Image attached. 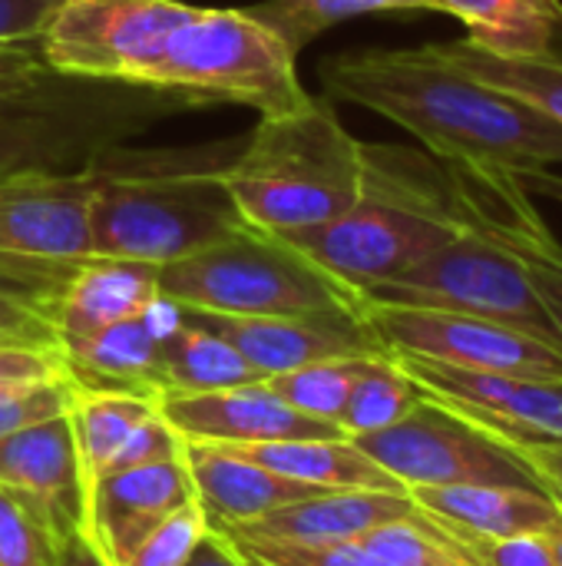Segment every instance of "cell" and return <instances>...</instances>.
Wrapping results in <instances>:
<instances>
[{"mask_svg":"<svg viewBox=\"0 0 562 566\" xmlns=\"http://www.w3.org/2000/svg\"><path fill=\"white\" fill-rule=\"evenodd\" d=\"M431 46L457 70H464L510 96H520L523 103L537 106L550 119L562 123V30L547 50L527 53V56L497 53L467 36L447 40V43H431Z\"/></svg>","mask_w":562,"mask_h":566,"instance_id":"obj_26","label":"cell"},{"mask_svg":"<svg viewBox=\"0 0 562 566\" xmlns=\"http://www.w3.org/2000/svg\"><path fill=\"white\" fill-rule=\"evenodd\" d=\"M212 524L199 501H189L176 514H169L162 524H156L119 566H185L199 544L209 537Z\"/></svg>","mask_w":562,"mask_h":566,"instance_id":"obj_34","label":"cell"},{"mask_svg":"<svg viewBox=\"0 0 562 566\" xmlns=\"http://www.w3.org/2000/svg\"><path fill=\"white\" fill-rule=\"evenodd\" d=\"M89 209V169L0 176V252L43 262H86L93 259Z\"/></svg>","mask_w":562,"mask_h":566,"instance_id":"obj_12","label":"cell"},{"mask_svg":"<svg viewBox=\"0 0 562 566\" xmlns=\"http://www.w3.org/2000/svg\"><path fill=\"white\" fill-rule=\"evenodd\" d=\"M63 541L40 507L0 488V566H56Z\"/></svg>","mask_w":562,"mask_h":566,"instance_id":"obj_33","label":"cell"},{"mask_svg":"<svg viewBox=\"0 0 562 566\" xmlns=\"http://www.w3.org/2000/svg\"><path fill=\"white\" fill-rule=\"evenodd\" d=\"M159 292L189 312L232 318L364 312V298L291 249L285 239L245 229L159 269Z\"/></svg>","mask_w":562,"mask_h":566,"instance_id":"obj_7","label":"cell"},{"mask_svg":"<svg viewBox=\"0 0 562 566\" xmlns=\"http://www.w3.org/2000/svg\"><path fill=\"white\" fill-rule=\"evenodd\" d=\"M447 169L470 222L503 242L527 265L543 305L562 332V242L540 216L533 196L513 172L503 169Z\"/></svg>","mask_w":562,"mask_h":566,"instance_id":"obj_15","label":"cell"},{"mask_svg":"<svg viewBox=\"0 0 562 566\" xmlns=\"http://www.w3.org/2000/svg\"><path fill=\"white\" fill-rule=\"evenodd\" d=\"M159 295V269L129 259H86L70 275L56 305L60 348H73L96 332L136 318Z\"/></svg>","mask_w":562,"mask_h":566,"instance_id":"obj_20","label":"cell"},{"mask_svg":"<svg viewBox=\"0 0 562 566\" xmlns=\"http://www.w3.org/2000/svg\"><path fill=\"white\" fill-rule=\"evenodd\" d=\"M63 378H70V368L60 348L0 345V398Z\"/></svg>","mask_w":562,"mask_h":566,"instance_id":"obj_37","label":"cell"},{"mask_svg":"<svg viewBox=\"0 0 562 566\" xmlns=\"http://www.w3.org/2000/svg\"><path fill=\"white\" fill-rule=\"evenodd\" d=\"M159 411L182 441L219 444V448H248L268 441H298V438H344L341 428L315 421L288 408L268 385H235L202 395H159Z\"/></svg>","mask_w":562,"mask_h":566,"instance_id":"obj_14","label":"cell"},{"mask_svg":"<svg viewBox=\"0 0 562 566\" xmlns=\"http://www.w3.org/2000/svg\"><path fill=\"white\" fill-rule=\"evenodd\" d=\"M63 0H0V43L40 40Z\"/></svg>","mask_w":562,"mask_h":566,"instance_id":"obj_39","label":"cell"},{"mask_svg":"<svg viewBox=\"0 0 562 566\" xmlns=\"http://www.w3.org/2000/svg\"><path fill=\"white\" fill-rule=\"evenodd\" d=\"M394 361L447 411L484 434L523 448H562V378L474 371L431 358L394 355Z\"/></svg>","mask_w":562,"mask_h":566,"instance_id":"obj_11","label":"cell"},{"mask_svg":"<svg viewBox=\"0 0 562 566\" xmlns=\"http://www.w3.org/2000/svg\"><path fill=\"white\" fill-rule=\"evenodd\" d=\"M43 73H50V66L43 60L40 40L0 43V96L36 83Z\"/></svg>","mask_w":562,"mask_h":566,"instance_id":"obj_40","label":"cell"},{"mask_svg":"<svg viewBox=\"0 0 562 566\" xmlns=\"http://www.w3.org/2000/svg\"><path fill=\"white\" fill-rule=\"evenodd\" d=\"M547 537H550V547H553V560H556V566H562V514L560 521H556V527Z\"/></svg>","mask_w":562,"mask_h":566,"instance_id":"obj_45","label":"cell"},{"mask_svg":"<svg viewBox=\"0 0 562 566\" xmlns=\"http://www.w3.org/2000/svg\"><path fill=\"white\" fill-rule=\"evenodd\" d=\"M262 381V375L212 328L185 315L182 328L159 345V395H202Z\"/></svg>","mask_w":562,"mask_h":566,"instance_id":"obj_27","label":"cell"},{"mask_svg":"<svg viewBox=\"0 0 562 566\" xmlns=\"http://www.w3.org/2000/svg\"><path fill=\"white\" fill-rule=\"evenodd\" d=\"M467 226L464 199L441 159L364 143V176L348 212L285 242L361 295L404 275Z\"/></svg>","mask_w":562,"mask_h":566,"instance_id":"obj_4","label":"cell"},{"mask_svg":"<svg viewBox=\"0 0 562 566\" xmlns=\"http://www.w3.org/2000/svg\"><path fill=\"white\" fill-rule=\"evenodd\" d=\"M328 93L364 106L454 169L533 172L562 166V123L454 63L417 50H354L318 66Z\"/></svg>","mask_w":562,"mask_h":566,"instance_id":"obj_2","label":"cell"},{"mask_svg":"<svg viewBox=\"0 0 562 566\" xmlns=\"http://www.w3.org/2000/svg\"><path fill=\"white\" fill-rule=\"evenodd\" d=\"M272 474L305 484L311 491H388L407 494L374 458H368L351 438H298L232 448Z\"/></svg>","mask_w":562,"mask_h":566,"instance_id":"obj_22","label":"cell"},{"mask_svg":"<svg viewBox=\"0 0 562 566\" xmlns=\"http://www.w3.org/2000/svg\"><path fill=\"white\" fill-rule=\"evenodd\" d=\"M0 488L26 497L63 534H86V488L70 411L0 441Z\"/></svg>","mask_w":562,"mask_h":566,"instance_id":"obj_16","label":"cell"},{"mask_svg":"<svg viewBox=\"0 0 562 566\" xmlns=\"http://www.w3.org/2000/svg\"><path fill=\"white\" fill-rule=\"evenodd\" d=\"M364 318L388 355H414L474 371L562 378L560 345L490 318L374 302H364Z\"/></svg>","mask_w":562,"mask_h":566,"instance_id":"obj_10","label":"cell"},{"mask_svg":"<svg viewBox=\"0 0 562 566\" xmlns=\"http://www.w3.org/2000/svg\"><path fill=\"white\" fill-rule=\"evenodd\" d=\"M195 501L182 454L116 471L89 491L86 504V537L103 551L113 566L169 514Z\"/></svg>","mask_w":562,"mask_h":566,"instance_id":"obj_17","label":"cell"},{"mask_svg":"<svg viewBox=\"0 0 562 566\" xmlns=\"http://www.w3.org/2000/svg\"><path fill=\"white\" fill-rule=\"evenodd\" d=\"M56 566H113V564L103 557V551H99L86 534H73V537H66V541H63L60 557H56Z\"/></svg>","mask_w":562,"mask_h":566,"instance_id":"obj_43","label":"cell"},{"mask_svg":"<svg viewBox=\"0 0 562 566\" xmlns=\"http://www.w3.org/2000/svg\"><path fill=\"white\" fill-rule=\"evenodd\" d=\"M235 547L252 566H397L371 554L358 541L328 544V547H295V544H235Z\"/></svg>","mask_w":562,"mask_h":566,"instance_id":"obj_35","label":"cell"},{"mask_svg":"<svg viewBox=\"0 0 562 566\" xmlns=\"http://www.w3.org/2000/svg\"><path fill=\"white\" fill-rule=\"evenodd\" d=\"M358 544L397 566H480L454 531L427 517L421 507L404 521L364 534Z\"/></svg>","mask_w":562,"mask_h":566,"instance_id":"obj_32","label":"cell"},{"mask_svg":"<svg viewBox=\"0 0 562 566\" xmlns=\"http://www.w3.org/2000/svg\"><path fill=\"white\" fill-rule=\"evenodd\" d=\"M50 70L146 86L202 106L288 113L311 93L291 46L248 7L182 0H63L40 36Z\"/></svg>","mask_w":562,"mask_h":566,"instance_id":"obj_1","label":"cell"},{"mask_svg":"<svg viewBox=\"0 0 562 566\" xmlns=\"http://www.w3.org/2000/svg\"><path fill=\"white\" fill-rule=\"evenodd\" d=\"M242 143L195 149H103L93 176L89 239L99 259L169 265L248 229L222 169Z\"/></svg>","mask_w":562,"mask_h":566,"instance_id":"obj_3","label":"cell"},{"mask_svg":"<svg viewBox=\"0 0 562 566\" xmlns=\"http://www.w3.org/2000/svg\"><path fill=\"white\" fill-rule=\"evenodd\" d=\"M159 411L156 395H136V391H103V388H83L76 385L73 405H70V424L79 451V471L89 491L116 468L119 454L132 441V434Z\"/></svg>","mask_w":562,"mask_h":566,"instance_id":"obj_23","label":"cell"},{"mask_svg":"<svg viewBox=\"0 0 562 566\" xmlns=\"http://www.w3.org/2000/svg\"><path fill=\"white\" fill-rule=\"evenodd\" d=\"M351 441L368 458H374L404 491L467 484L543 491L540 478L517 448L500 444L434 398H424L404 421Z\"/></svg>","mask_w":562,"mask_h":566,"instance_id":"obj_9","label":"cell"},{"mask_svg":"<svg viewBox=\"0 0 562 566\" xmlns=\"http://www.w3.org/2000/svg\"><path fill=\"white\" fill-rule=\"evenodd\" d=\"M73 391H76V381L70 375L63 381H50V385H40V388L3 395L0 398V441L23 431V428H30V424L66 415L70 405H73Z\"/></svg>","mask_w":562,"mask_h":566,"instance_id":"obj_36","label":"cell"},{"mask_svg":"<svg viewBox=\"0 0 562 566\" xmlns=\"http://www.w3.org/2000/svg\"><path fill=\"white\" fill-rule=\"evenodd\" d=\"M424 398H427L424 388L394 361V355H381L358 378L338 428L344 438H364L384 431L404 421Z\"/></svg>","mask_w":562,"mask_h":566,"instance_id":"obj_29","label":"cell"},{"mask_svg":"<svg viewBox=\"0 0 562 566\" xmlns=\"http://www.w3.org/2000/svg\"><path fill=\"white\" fill-rule=\"evenodd\" d=\"M560 451H562V448H560Z\"/></svg>","mask_w":562,"mask_h":566,"instance_id":"obj_46","label":"cell"},{"mask_svg":"<svg viewBox=\"0 0 562 566\" xmlns=\"http://www.w3.org/2000/svg\"><path fill=\"white\" fill-rule=\"evenodd\" d=\"M407 494L427 517L464 537L550 534L562 514V504L553 494L530 491V488L467 484V488H417Z\"/></svg>","mask_w":562,"mask_h":566,"instance_id":"obj_21","label":"cell"},{"mask_svg":"<svg viewBox=\"0 0 562 566\" xmlns=\"http://www.w3.org/2000/svg\"><path fill=\"white\" fill-rule=\"evenodd\" d=\"M517 182L530 192V196H547L562 206V172L553 169H533V172H513Z\"/></svg>","mask_w":562,"mask_h":566,"instance_id":"obj_44","label":"cell"},{"mask_svg":"<svg viewBox=\"0 0 562 566\" xmlns=\"http://www.w3.org/2000/svg\"><path fill=\"white\" fill-rule=\"evenodd\" d=\"M480 566H556L547 534L520 537H464L457 534Z\"/></svg>","mask_w":562,"mask_h":566,"instance_id":"obj_38","label":"cell"},{"mask_svg":"<svg viewBox=\"0 0 562 566\" xmlns=\"http://www.w3.org/2000/svg\"><path fill=\"white\" fill-rule=\"evenodd\" d=\"M182 461H185L199 507L205 511L209 524L219 531L258 521L285 504L321 494L305 484L285 481L272 474L268 468L248 461L245 454L232 448H219V444L182 441Z\"/></svg>","mask_w":562,"mask_h":566,"instance_id":"obj_19","label":"cell"},{"mask_svg":"<svg viewBox=\"0 0 562 566\" xmlns=\"http://www.w3.org/2000/svg\"><path fill=\"white\" fill-rule=\"evenodd\" d=\"M467 27V40L497 53H540L562 30V0H437Z\"/></svg>","mask_w":562,"mask_h":566,"instance_id":"obj_28","label":"cell"},{"mask_svg":"<svg viewBox=\"0 0 562 566\" xmlns=\"http://www.w3.org/2000/svg\"><path fill=\"white\" fill-rule=\"evenodd\" d=\"M361 298L374 305L437 308L490 318L562 348V332L543 305L527 265L474 222L467 232L431 252L404 275L361 292Z\"/></svg>","mask_w":562,"mask_h":566,"instance_id":"obj_8","label":"cell"},{"mask_svg":"<svg viewBox=\"0 0 562 566\" xmlns=\"http://www.w3.org/2000/svg\"><path fill=\"white\" fill-rule=\"evenodd\" d=\"M222 176L248 229L288 239L348 212L364 176V143L328 99L308 96L288 113L262 116Z\"/></svg>","mask_w":562,"mask_h":566,"instance_id":"obj_5","label":"cell"},{"mask_svg":"<svg viewBox=\"0 0 562 566\" xmlns=\"http://www.w3.org/2000/svg\"><path fill=\"white\" fill-rule=\"evenodd\" d=\"M185 566H252L245 560V554L215 527L209 531V537L199 544V551L192 554V560Z\"/></svg>","mask_w":562,"mask_h":566,"instance_id":"obj_42","label":"cell"},{"mask_svg":"<svg viewBox=\"0 0 562 566\" xmlns=\"http://www.w3.org/2000/svg\"><path fill=\"white\" fill-rule=\"evenodd\" d=\"M381 358V355H374ZM374 358H328V361H315L275 378H265V385L298 415L335 424L341 421V411L358 385V378L364 375V368Z\"/></svg>","mask_w":562,"mask_h":566,"instance_id":"obj_30","label":"cell"},{"mask_svg":"<svg viewBox=\"0 0 562 566\" xmlns=\"http://www.w3.org/2000/svg\"><path fill=\"white\" fill-rule=\"evenodd\" d=\"M76 265L0 252V345L60 348L56 305Z\"/></svg>","mask_w":562,"mask_h":566,"instance_id":"obj_24","label":"cell"},{"mask_svg":"<svg viewBox=\"0 0 562 566\" xmlns=\"http://www.w3.org/2000/svg\"><path fill=\"white\" fill-rule=\"evenodd\" d=\"M523 461L533 468V474L540 478L543 491L553 494L562 504V451L560 448H523L520 451Z\"/></svg>","mask_w":562,"mask_h":566,"instance_id":"obj_41","label":"cell"},{"mask_svg":"<svg viewBox=\"0 0 562 566\" xmlns=\"http://www.w3.org/2000/svg\"><path fill=\"white\" fill-rule=\"evenodd\" d=\"M189 109L199 106L172 93L50 70L0 96V176L86 169L103 149Z\"/></svg>","mask_w":562,"mask_h":566,"instance_id":"obj_6","label":"cell"},{"mask_svg":"<svg viewBox=\"0 0 562 566\" xmlns=\"http://www.w3.org/2000/svg\"><path fill=\"white\" fill-rule=\"evenodd\" d=\"M262 23H268L298 56V50L325 33L328 27L361 17V13H404V10H437V0H268L248 7Z\"/></svg>","mask_w":562,"mask_h":566,"instance_id":"obj_31","label":"cell"},{"mask_svg":"<svg viewBox=\"0 0 562 566\" xmlns=\"http://www.w3.org/2000/svg\"><path fill=\"white\" fill-rule=\"evenodd\" d=\"M417 514L411 494L388 491H321L285 504L258 521L215 527L235 544H295V547H328L354 544L364 534Z\"/></svg>","mask_w":562,"mask_h":566,"instance_id":"obj_18","label":"cell"},{"mask_svg":"<svg viewBox=\"0 0 562 566\" xmlns=\"http://www.w3.org/2000/svg\"><path fill=\"white\" fill-rule=\"evenodd\" d=\"M199 325L222 335L262 378H275L328 358H374L388 355L364 312H321V315H275V318H232L189 312Z\"/></svg>","mask_w":562,"mask_h":566,"instance_id":"obj_13","label":"cell"},{"mask_svg":"<svg viewBox=\"0 0 562 566\" xmlns=\"http://www.w3.org/2000/svg\"><path fill=\"white\" fill-rule=\"evenodd\" d=\"M76 385L159 398V342L136 318L116 322L63 352Z\"/></svg>","mask_w":562,"mask_h":566,"instance_id":"obj_25","label":"cell"}]
</instances>
